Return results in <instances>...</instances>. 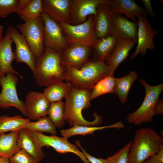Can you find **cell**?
Listing matches in <instances>:
<instances>
[{
  "instance_id": "1",
  "label": "cell",
  "mask_w": 163,
  "mask_h": 163,
  "mask_svg": "<svg viewBox=\"0 0 163 163\" xmlns=\"http://www.w3.org/2000/svg\"><path fill=\"white\" fill-rule=\"evenodd\" d=\"M66 79L74 87L90 90L100 80L109 75H113L115 70L104 62L89 60L80 68L66 66Z\"/></svg>"
},
{
  "instance_id": "2",
  "label": "cell",
  "mask_w": 163,
  "mask_h": 163,
  "mask_svg": "<svg viewBox=\"0 0 163 163\" xmlns=\"http://www.w3.org/2000/svg\"><path fill=\"white\" fill-rule=\"evenodd\" d=\"M62 59V53L49 48H45L43 55L37 60L33 74L38 85L47 87L66 79V67Z\"/></svg>"
},
{
  "instance_id": "3",
  "label": "cell",
  "mask_w": 163,
  "mask_h": 163,
  "mask_svg": "<svg viewBox=\"0 0 163 163\" xmlns=\"http://www.w3.org/2000/svg\"><path fill=\"white\" fill-rule=\"evenodd\" d=\"M90 93L89 90L78 89L72 86L65 97V117L70 126H96L101 123L102 117L96 113L94 114V119L91 121L85 120L82 115V111L90 107Z\"/></svg>"
},
{
  "instance_id": "4",
  "label": "cell",
  "mask_w": 163,
  "mask_h": 163,
  "mask_svg": "<svg viewBox=\"0 0 163 163\" xmlns=\"http://www.w3.org/2000/svg\"><path fill=\"white\" fill-rule=\"evenodd\" d=\"M163 147V139L153 129L144 127L135 133L128 154V163H142Z\"/></svg>"
},
{
  "instance_id": "5",
  "label": "cell",
  "mask_w": 163,
  "mask_h": 163,
  "mask_svg": "<svg viewBox=\"0 0 163 163\" xmlns=\"http://www.w3.org/2000/svg\"><path fill=\"white\" fill-rule=\"evenodd\" d=\"M144 87L145 95L142 104L135 111L127 117L128 122L135 126H139L153 120L156 114V107L160 95L163 90V84L155 86L149 85L143 79L139 80Z\"/></svg>"
},
{
  "instance_id": "6",
  "label": "cell",
  "mask_w": 163,
  "mask_h": 163,
  "mask_svg": "<svg viewBox=\"0 0 163 163\" xmlns=\"http://www.w3.org/2000/svg\"><path fill=\"white\" fill-rule=\"evenodd\" d=\"M95 17L89 16L82 24L72 25L65 23L59 24L63 28L70 45L78 44L90 48L93 47L97 41L94 26Z\"/></svg>"
},
{
  "instance_id": "7",
  "label": "cell",
  "mask_w": 163,
  "mask_h": 163,
  "mask_svg": "<svg viewBox=\"0 0 163 163\" xmlns=\"http://www.w3.org/2000/svg\"><path fill=\"white\" fill-rule=\"evenodd\" d=\"M36 58L39 59L45 50L44 24L41 17L16 25Z\"/></svg>"
},
{
  "instance_id": "8",
  "label": "cell",
  "mask_w": 163,
  "mask_h": 163,
  "mask_svg": "<svg viewBox=\"0 0 163 163\" xmlns=\"http://www.w3.org/2000/svg\"><path fill=\"white\" fill-rule=\"evenodd\" d=\"M32 138L36 144L42 149L50 147L60 154L72 153L77 155L84 163H90L79 149L78 146L70 143L67 139L59 137L56 135L47 136L42 133L30 131Z\"/></svg>"
},
{
  "instance_id": "9",
  "label": "cell",
  "mask_w": 163,
  "mask_h": 163,
  "mask_svg": "<svg viewBox=\"0 0 163 163\" xmlns=\"http://www.w3.org/2000/svg\"><path fill=\"white\" fill-rule=\"evenodd\" d=\"M41 17L44 24V46L62 53L70 45L60 24L44 11Z\"/></svg>"
},
{
  "instance_id": "10",
  "label": "cell",
  "mask_w": 163,
  "mask_h": 163,
  "mask_svg": "<svg viewBox=\"0 0 163 163\" xmlns=\"http://www.w3.org/2000/svg\"><path fill=\"white\" fill-rule=\"evenodd\" d=\"M18 80V77L12 74L0 76V86L2 88L0 93V108L14 107L27 117L24 102L19 99L17 94L16 87Z\"/></svg>"
},
{
  "instance_id": "11",
  "label": "cell",
  "mask_w": 163,
  "mask_h": 163,
  "mask_svg": "<svg viewBox=\"0 0 163 163\" xmlns=\"http://www.w3.org/2000/svg\"><path fill=\"white\" fill-rule=\"evenodd\" d=\"M111 0H70L69 24L75 25L83 23L90 15L96 17L97 8L102 4L111 5Z\"/></svg>"
},
{
  "instance_id": "12",
  "label": "cell",
  "mask_w": 163,
  "mask_h": 163,
  "mask_svg": "<svg viewBox=\"0 0 163 163\" xmlns=\"http://www.w3.org/2000/svg\"><path fill=\"white\" fill-rule=\"evenodd\" d=\"M138 18L137 43L136 50L131 55L130 59H133L138 55L141 54L145 55L148 49H155L153 39L158 32L154 29L151 25L146 15H142Z\"/></svg>"
},
{
  "instance_id": "13",
  "label": "cell",
  "mask_w": 163,
  "mask_h": 163,
  "mask_svg": "<svg viewBox=\"0 0 163 163\" xmlns=\"http://www.w3.org/2000/svg\"><path fill=\"white\" fill-rule=\"evenodd\" d=\"M6 34L10 36L15 45L14 53L16 62L26 64L33 74L36 68L37 59L25 38L16 28L12 26L8 27Z\"/></svg>"
},
{
  "instance_id": "14",
  "label": "cell",
  "mask_w": 163,
  "mask_h": 163,
  "mask_svg": "<svg viewBox=\"0 0 163 163\" xmlns=\"http://www.w3.org/2000/svg\"><path fill=\"white\" fill-rule=\"evenodd\" d=\"M24 103L27 117L30 120H37L47 115L50 103L43 93L29 92Z\"/></svg>"
},
{
  "instance_id": "15",
  "label": "cell",
  "mask_w": 163,
  "mask_h": 163,
  "mask_svg": "<svg viewBox=\"0 0 163 163\" xmlns=\"http://www.w3.org/2000/svg\"><path fill=\"white\" fill-rule=\"evenodd\" d=\"M94 30L97 39L106 37L112 34L114 13L110 5L102 4L97 8Z\"/></svg>"
},
{
  "instance_id": "16",
  "label": "cell",
  "mask_w": 163,
  "mask_h": 163,
  "mask_svg": "<svg viewBox=\"0 0 163 163\" xmlns=\"http://www.w3.org/2000/svg\"><path fill=\"white\" fill-rule=\"evenodd\" d=\"M43 11L59 23L69 24L70 0H43Z\"/></svg>"
},
{
  "instance_id": "17",
  "label": "cell",
  "mask_w": 163,
  "mask_h": 163,
  "mask_svg": "<svg viewBox=\"0 0 163 163\" xmlns=\"http://www.w3.org/2000/svg\"><path fill=\"white\" fill-rule=\"evenodd\" d=\"M90 50V47L81 44L70 45L62 53L64 65L80 68L89 60Z\"/></svg>"
},
{
  "instance_id": "18",
  "label": "cell",
  "mask_w": 163,
  "mask_h": 163,
  "mask_svg": "<svg viewBox=\"0 0 163 163\" xmlns=\"http://www.w3.org/2000/svg\"><path fill=\"white\" fill-rule=\"evenodd\" d=\"M13 43L10 36L7 34L0 40V76L11 74L17 75L22 78L23 76L11 65L12 62L15 59L12 48Z\"/></svg>"
},
{
  "instance_id": "19",
  "label": "cell",
  "mask_w": 163,
  "mask_h": 163,
  "mask_svg": "<svg viewBox=\"0 0 163 163\" xmlns=\"http://www.w3.org/2000/svg\"><path fill=\"white\" fill-rule=\"evenodd\" d=\"M137 22L130 21L122 14H114L112 34L117 38L137 40Z\"/></svg>"
},
{
  "instance_id": "20",
  "label": "cell",
  "mask_w": 163,
  "mask_h": 163,
  "mask_svg": "<svg viewBox=\"0 0 163 163\" xmlns=\"http://www.w3.org/2000/svg\"><path fill=\"white\" fill-rule=\"evenodd\" d=\"M111 9L115 14H124L132 21L137 22L136 18L145 15L146 10L132 0H114L110 5Z\"/></svg>"
},
{
  "instance_id": "21",
  "label": "cell",
  "mask_w": 163,
  "mask_h": 163,
  "mask_svg": "<svg viewBox=\"0 0 163 163\" xmlns=\"http://www.w3.org/2000/svg\"><path fill=\"white\" fill-rule=\"evenodd\" d=\"M137 43V40L118 38L117 44L107 61L109 65L115 71L119 65L125 60L130 51Z\"/></svg>"
},
{
  "instance_id": "22",
  "label": "cell",
  "mask_w": 163,
  "mask_h": 163,
  "mask_svg": "<svg viewBox=\"0 0 163 163\" xmlns=\"http://www.w3.org/2000/svg\"><path fill=\"white\" fill-rule=\"evenodd\" d=\"M17 144L21 149L24 150L40 162L45 157V154L42 149L37 145L30 135L29 130L26 128L19 131Z\"/></svg>"
},
{
  "instance_id": "23",
  "label": "cell",
  "mask_w": 163,
  "mask_h": 163,
  "mask_svg": "<svg viewBox=\"0 0 163 163\" xmlns=\"http://www.w3.org/2000/svg\"><path fill=\"white\" fill-rule=\"evenodd\" d=\"M118 40L113 34L106 37L97 39L93 46L94 54L93 59L104 62L107 61Z\"/></svg>"
},
{
  "instance_id": "24",
  "label": "cell",
  "mask_w": 163,
  "mask_h": 163,
  "mask_svg": "<svg viewBox=\"0 0 163 163\" xmlns=\"http://www.w3.org/2000/svg\"><path fill=\"white\" fill-rule=\"evenodd\" d=\"M124 127V125L120 121L110 125L102 126H87L80 125H75L71 128L62 129L60 131L61 136L67 139L76 135L85 136L93 134L95 131L107 128H115L121 129Z\"/></svg>"
},
{
  "instance_id": "25",
  "label": "cell",
  "mask_w": 163,
  "mask_h": 163,
  "mask_svg": "<svg viewBox=\"0 0 163 163\" xmlns=\"http://www.w3.org/2000/svg\"><path fill=\"white\" fill-rule=\"evenodd\" d=\"M19 132L0 133V157L9 159L21 149L17 144Z\"/></svg>"
},
{
  "instance_id": "26",
  "label": "cell",
  "mask_w": 163,
  "mask_h": 163,
  "mask_svg": "<svg viewBox=\"0 0 163 163\" xmlns=\"http://www.w3.org/2000/svg\"><path fill=\"white\" fill-rule=\"evenodd\" d=\"M72 86L71 83L68 82H57L46 87L43 94L50 103L57 102L65 98Z\"/></svg>"
},
{
  "instance_id": "27",
  "label": "cell",
  "mask_w": 163,
  "mask_h": 163,
  "mask_svg": "<svg viewBox=\"0 0 163 163\" xmlns=\"http://www.w3.org/2000/svg\"><path fill=\"white\" fill-rule=\"evenodd\" d=\"M137 78L136 73L132 71L127 75L116 78L114 93L117 96L122 103L126 102L129 90Z\"/></svg>"
},
{
  "instance_id": "28",
  "label": "cell",
  "mask_w": 163,
  "mask_h": 163,
  "mask_svg": "<svg viewBox=\"0 0 163 163\" xmlns=\"http://www.w3.org/2000/svg\"><path fill=\"white\" fill-rule=\"evenodd\" d=\"M30 121L28 118H23L20 115L13 117L6 114L0 115V133L19 131L25 128Z\"/></svg>"
},
{
  "instance_id": "29",
  "label": "cell",
  "mask_w": 163,
  "mask_h": 163,
  "mask_svg": "<svg viewBox=\"0 0 163 163\" xmlns=\"http://www.w3.org/2000/svg\"><path fill=\"white\" fill-rule=\"evenodd\" d=\"M116 78L113 75H107L97 82L90 91V98L92 99L104 94L114 93Z\"/></svg>"
},
{
  "instance_id": "30",
  "label": "cell",
  "mask_w": 163,
  "mask_h": 163,
  "mask_svg": "<svg viewBox=\"0 0 163 163\" xmlns=\"http://www.w3.org/2000/svg\"><path fill=\"white\" fill-rule=\"evenodd\" d=\"M64 107L62 101L50 103L47 115L56 128H61L65 124Z\"/></svg>"
},
{
  "instance_id": "31",
  "label": "cell",
  "mask_w": 163,
  "mask_h": 163,
  "mask_svg": "<svg viewBox=\"0 0 163 163\" xmlns=\"http://www.w3.org/2000/svg\"><path fill=\"white\" fill-rule=\"evenodd\" d=\"M43 11L42 0H29L25 8L18 14L25 22L41 17Z\"/></svg>"
},
{
  "instance_id": "32",
  "label": "cell",
  "mask_w": 163,
  "mask_h": 163,
  "mask_svg": "<svg viewBox=\"0 0 163 163\" xmlns=\"http://www.w3.org/2000/svg\"><path fill=\"white\" fill-rule=\"evenodd\" d=\"M25 128L29 131L56 135V127L47 116L42 117L35 122L29 121Z\"/></svg>"
},
{
  "instance_id": "33",
  "label": "cell",
  "mask_w": 163,
  "mask_h": 163,
  "mask_svg": "<svg viewBox=\"0 0 163 163\" xmlns=\"http://www.w3.org/2000/svg\"><path fill=\"white\" fill-rule=\"evenodd\" d=\"M132 141L106 159L101 157L104 163H128V154Z\"/></svg>"
},
{
  "instance_id": "34",
  "label": "cell",
  "mask_w": 163,
  "mask_h": 163,
  "mask_svg": "<svg viewBox=\"0 0 163 163\" xmlns=\"http://www.w3.org/2000/svg\"><path fill=\"white\" fill-rule=\"evenodd\" d=\"M19 0H0V17L5 18L13 13L19 12Z\"/></svg>"
},
{
  "instance_id": "35",
  "label": "cell",
  "mask_w": 163,
  "mask_h": 163,
  "mask_svg": "<svg viewBox=\"0 0 163 163\" xmlns=\"http://www.w3.org/2000/svg\"><path fill=\"white\" fill-rule=\"evenodd\" d=\"M10 163H40L24 150L21 149L9 159Z\"/></svg>"
},
{
  "instance_id": "36",
  "label": "cell",
  "mask_w": 163,
  "mask_h": 163,
  "mask_svg": "<svg viewBox=\"0 0 163 163\" xmlns=\"http://www.w3.org/2000/svg\"><path fill=\"white\" fill-rule=\"evenodd\" d=\"M142 163H163V147L158 152L150 157Z\"/></svg>"
},
{
  "instance_id": "37",
  "label": "cell",
  "mask_w": 163,
  "mask_h": 163,
  "mask_svg": "<svg viewBox=\"0 0 163 163\" xmlns=\"http://www.w3.org/2000/svg\"><path fill=\"white\" fill-rule=\"evenodd\" d=\"M75 143L77 146L81 149L84 155L90 163H104L100 157H99V158H98L91 155L87 153L82 146L79 140H75Z\"/></svg>"
},
{
  "instance_id": "38",
  "label": "cell",
  "mask_w": 163,
  "mask_h": 163,
  "mask_svg": "<svg viewBox=\"0 0 163 163\" xmlns=\"http://www.w3.org/2000/svg\"><path fill=\"white\" fill-rule=\"evenodd\" d=\"M141 1L145 6L146 12H148L152 16L154 15L155 13L152 8L151 0H142Z\"/></svg>"
},
{
  "instance_id": "39",
  "label": "cell",
  "mask_w": 163,
  "mask_h": 163,
  "mask_svg": "<svg viewBox=\"0 0 163 163\" xmlns=\"http://www.w3.org/2000/svg\"><path fill=\"white\" fill-rule=\"evenodd\" d=\"M163 113V101L162 99H159L157 103L156 114L161 115Z\"/></svg>"
},
{
  "instance_id": "40",
  "label": "cell",
  "mask_w": 163,
  "mask_h": 163,
  "mask_svg": "<svg viewBox=\"0 0 163 163\" xmlns=\"http://www.w3.org/2000/svg\"><path fill=\"white\" fill-rule=\"evenodd\" d=\"M29 0H19L18 4L19 12L23 10L25 8L29 1Z\"/></svg>"
},
{
  "instance_id": "41",
  "label": "cell",
  "mask_w": 163,
  "mask_h": 163,
  "mask_svg": "<svg viewBox=\"0 0 163 163\" xmlns=\"http://www.w3.org/2000/svg\"><path fill=\"white\" fill-rule=\"evenodd\" d=\"M0 163H10L9 159L5 158L0 157Z\"/></svg>"
},
{
  "instance_id": "42",
  "label": "cell",
  "mask_w": 163,
  "mask_h": 163,
  "mask_svg": "<svg viewBox=\"0 0 163 163\" xmlns=\"http://www.w3.org/2000/svg\"><path fill=\"white\" fill-rule=\"evenodd\" d=\"M4 30V27L2 25H0V40L3 38L2 34Z\"/></svg>"
},
{
  "instance_id": "43",
  "label": "cell",
  "mask_w": 163,
  "mask_h": 163,
  "mask_svg": "<svg viewBox=\"0 0 163 163\" xmlns=\"http://www.w3.org/2000/svg\"><path fill=\"white\" fill-rule=\"evenodd\" d=\"M47 163H49V162H48Z\"/></svg>"
}]
</instances>
